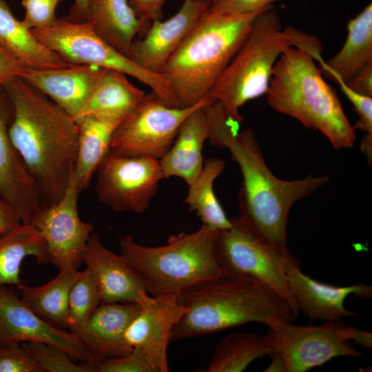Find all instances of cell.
<instances>
[{
    "label": "cell",
    "mask_w": 372,
    "mask_h": 372,
    "mask_svg": "<svg viewBox=\"0 0 372 372\" xmlns=\"http://www.w3.org/2000/svg\"><path fill=\"white\" fill-rule=\"evenodd\" d=\"M87 0H74L68 19L74 21H86Z\"/></svg>",
    "instance_id": "obj_43"
},
{
    "label": "cell",
    "mask_w": 372,
    "mask_h": 372,
    "mask_svg": "<svg viewBox=\"0 0 372 372\" xmlns=\"http://www.w3.org/2000/svg\"><path fill=\"white\" fill-rule=\"evenodd\" d=\"M29 68L0 46V85H5L15 78H22Z\"/></svg>",
    "instance_id": "obj_39"
},
{
    "label": "cell",
    "mask_w": 372,
    "mask_h": 372,
    "mask_svg": "<svg viewBox=\"0 0 372 372\" xmlns=\"http://www.w3.org/2000/svg\"><path fill=\"white\" fill-rule=\"evenodd\" d=\"M12 107L0 85V199L10 206L22 223H29L42 207L37 187L9 136Z\"/></svg>",
    "instance_id": "obj_18"
},
{
    "label": "cell",
    "mask_w": 372,
    "mask_h": 372,
    "mask_svg": "<svg viewBox=\"0 0 372 372\" xmlns=\"http://www.w3.org/2000/svg\"><path fill=\"white\" fill-rule=\"evenodd\" d=\"M5 342L48 344L90 364L87 351L78 335L48 323L8 286H0V342Z\"/></svg>",
    "instance_id": "obj_14"
},
{
    "label": "cell",
    "mask_w": 372,
    "mask_h": 372,
    "mask_svg": "<svg viewBox=\"0 0 372 372\" xmlns=\"http://www.w3.org/2000/svg\"><path fill=\"white\" fill-rule=\"evenodd\" d=\"M0 46L30 68L57 69L74 65L41 43L14 17L5 0H0Z\"/></svg>",
    "instance_id": "obj_25"
},
{
    "label": "cell",
    "mask_w": 372,
    "mask_h": 372,
    "mask_svg": "<svg viewBox=\"0 0 372 372\" xmlns=\"http://www.w3.org/2000/svg\"><path fill=\"white\" fill-rule=\"evenodd\" d=\"M139 19L151 23L163 19V8L167 0H127Z\"/></svg>",
    "instance_id": "obj_40"
},
{
    "label": "cell",
    "mask_w": 372,
    "mask_h": 372,
    "mask_svg": "<svg viewBox=\"0 0 372 372\" xmlns=\"http://www.w3.org/2000/svg\"><path fill=\"white\" fill-rule=\"evenodd\" d=\"M0 372H42L21 343L0 342Z\"/></svg>",
    "instance_id": "obj_35"
},
{
    "label": "cell",
    "mask_w": 372,
    "mask_h": 372,
    "mask_svg": "<svg viewBox=\"0 0 372 372\" xmlns=\"http://www.w3.org/2000/svg\"><path fill=\"white\" fill-rule=\"evenodd\" d=\"M347 35L340 51L331 59L317 58L330 76L347 83L365 65L372 63V3H369L347 26Z\"/></svg>",
    "instance_id": "obj_27"
},
{
    "label": "cell",
    "mask_w": 372,
    "mask_h": 372,
    "mask_svg": "<svg viewBox=\"0 0 372 372\" xmlns=\"http://www.w3.org/2000/svg\"><path fill=\"white\" fill-rule=\"evenodd\" d=\"M271 360L264 369L265 372H287L286 363L282 356L278 353H271L269 355Z\"/></svg>",
    "instance_id": "obj_44"
},
{
    "label": "cell",
    "mask_w": 372,
    "mask_h": 372,
    "mask_svg": "<svg viewBox=\"0 0 372 372\" xmlns=\"http://www.w3.org/2000/svg\"><path fill=\"white\" fill-rule=\"evenodd\" d=\"M195 1H202V0H195ZM208 1H210L211 0H208Z\"/></svg>",
    "instance_id": "obj_46"
},
{
    "label": "cell",
    "mask_w": 372,
    "mask_h": 372,
    "mask_svg": "<svg viewBox=\"0 0 372 372\" xmlns=\"http://www.w3.org/2000/svg\"><path fill=\"white\" fill-rule=\"evenodd\" d=\"M278 0H211L208 10L221 14H242L259 12L273 8Z\"/></svg>",
    "instance_id": "obj_38"
},
{
    "label": "cell",
    "mask_w": 372,
    "mask_h": 372,
    "mask_svg": "<svg viewBox=\"0 0 372 372\" xmlns=\"http://www.w3.org/2000/svg\"><path fill=\"white\" fill-rule=\"evenodd\" d=\"M78 269L59 271L48 282L39 286H17L21 300L52 325L68 329L67 316L70 289L80 275Z\"/></svg>",
    "instance_id": "obj_29"
},
{
    "label": "cell",
    "mask_w": 372,
    "mask_h": 372,
    "mask_svg": "<svg viewBox=\"0 0 372 372\" xmlns=\"http://www.w3.org/2000/svg\"><path fill=\"white\" fill-rule=\"evenodd\" d=\"M209 132L203 106L184 121L172 147L159 160L164 178H181L188 186L196 180L203 168V149Z\"/></svg>",
    "instance_id": "obj_22"
},
{
    "label": "cell",
    "mask_w": 372,
    "mask_h": 372,
    "mask_svg": "<svg viewBox=\"0 0 372 372\" xmlns=\"http://www.w3.org/2000/svg\"><path fill=\"white\" fill-rule=\"evenodd\" d=\"M357 328L342 319L321 325H296L283 322L268 327L265 334L269 352L280 354L287 372H305L338 357L358 358L361 351L353 342Z\"/></svg>",
    "instance_id": "obj_10"
},
{
    "label": "cell",
    "mask_w": 372,
    "mask_h": 372,
    "mask_svg": "<svg viewBox=\"0 0 372 372\" xmlns=\"http://www.w3.org/2000/svg\"><path fill=\"white\" fill-rule=\"evenodd\" d=\"M121 121L89 115L76 122L78 148L73 177L81 192L90 186L110 150L113 133Z\"/></svg>",
    "instance_id": "obj_26"
},
{
    "label": "cell",
    "mask_w": 372,
    "mask_h": 372,
    "mask_svg": "<svg viewBox=\"0 0 372 372\" xmlns=\"http://www.w3.org/2000/svg\"><path fill=\"white\" fill-rule=\"evenodd\" d=\"M56 0H21L25 10L22 22L30 30L48 26L56 19Z\"/></svg>",
    "instance_id": "obj_37"
},
{
    "label": "cell",
    "mask_w": 372,
    "mask_h": 372,
    "mask_svg": "<svg viewBox=\"0 0 372 372\" xmlns=\"http://www.w3.org/2000/svg\"><path fill=\"white\" fill-rule=\"evenodd\" d=\"M47 48L71 64L92 65L131 76L148 86L168 106L178 107L169 84L161 74L149 72L121 54L94 30L87 21L66 17L51 25L30 30Z\"/></svg>",
    "instance_id": "obj_8"
},
{
    "label": "cell",
    "mask_w": 372,
    "mask_h": 372,
    "mask_svg": "<svg viewBox=\"0 0 372 372\" xmlns=\"http://www.w3.org/2000/svg\"><path fill=\"white\" fill-rule=\"evenodd\" d=\"M225 163L220 158L207 159L200 175L189 186L185 203L195 212L202 225L219 231L231 227L229 219L215 195L214 183L222 174Z\"/></svg>",
    "instance_id": "obj_30"
},
{
    "label": "cell",
    "mask_w": 372,
    "mask_h": 372,
    "mask_svg": "<svg viewBox=\"0 0 372 372\" xmlns=\"http://www.w3.org/2000/svg\"><path fill=\"white\" fill-rule=\"evenodd\" d=\"M339 85L341 90L353 105L358 114V119L353 127L364 132V136L372 137V97L362 95L350 87L336 75L331 76Z\"/></svg>",
    "instance_id": "obj_36"
},
{
    "label": "cell",
    "mask_w": 372,
    "mask_h": 372,
    "mask_svg": "<svg viewBox=\"0 0 372 372\" xmlns=\"http://www.w3.org/2000/svg\"><path fill=\"white\" fill-rule=\"evenodd\" d=\"M314 60L304 49L292 46L285 50L273 67L267 103L274 110L320 132L334 148L351 147L355 130Z\"/></svg>",
    "instance_id": "obj_6"
},
{
    "label": "cell",
    "mask_w": 372,
    "mask_h": 372,
    "mask_svg": "<svg viewBox=\"0 0 372 372\" xmlns=\"http://www.w3.org/2000/svg\"><path fill=\"white\" fill-rule=\"evenodd\" d=\"M141 306L135 303L101 302L77 335L94 367L111 358L123 355L132 349L124 341V333Z\"/></svg>",
    "instance_id": "obj_20"
},
{
    "label": "cell",
    "mask_w": 372,
    "mask_h": 372,
    "mask_svg": "<svg viewBox=\"0 0 372 372\" xmlns=\"http://www.w3.org/2000/svg\"><path fill=\"white\" fill-rule=\"evenodd\" d=\"M86 21L103 41L127 57L134 39L150 24L138 18L127 0H87Z\"/></svg>",
    "instance_id": "obj_23"
},
{
    "label": "cell",
    "mask_w": 372,
    "mask_h": 372,
    "mask_svg": "<svg viewBox=\"0 0 372 372\" xmlns=\"http://www.w3.org/2000/svg\"><path fill=\"white\" fill-rule=\"evenodd\" d=\"M96 372H157L144 353L132 348L127 353L106 359L94 367Z\"/></svg>",
    "instance_id": "obj_34"
},
{
    "label": "cell",
    "mask_w": 372,
    "mask_h": 372,
    "mask_svg": "<svg viewBox=\"0 0 372 372\" xmlns=\"http://www.w3.org/2000/svg\"><path fill=\"white\" fill-rule=\"evenodd\" d=\"M347 83L357 92L372 97V63L360 69Z\"/></svg>",
    "instance_id": "obj_41"
},
{
    "label": "cell",
    "mask_w": 372,
    "mask_h": 372,
    "mask_svg": "<svg viewBox=\"0 0 372 372\" xmlns=\"http://www.w3.org/2000/svg\"><path fill=\"white\" fill-rule=\"evenodd\" d=\"M216 231L204 225L192 233L169 236L162 246L142 245L130 235L120 254L135 270L149 295L179 296L203 282L225 275L216 254Z\"/></svg>",
    "instance_id": "obj_7"
},
{
    "label": "cell",
    "mask_w": 372,
    "mask_h": 372,
    "mask_svg": "<svg viewBox=\"0 0 372 372\" xmlns=\"http://www.w3.org/2000/svg\"><path fill=\"white\" fill-rule=\"evenodd\" d=\"M81 193L72 174L62 198L54 204L42 207L29 223L43 237L50 263L59 271L78 269L83 263L94 229L92 223L79 216Z\"/></svg>",
    "instance_id": "obj_13"
},
{
    "label": "cell",
    "mask_w": 372,
    "mask_h": 372,
    "mask_svg": "<svg viewBox=\"0 0 372 372\" xmlns=\"http://www.w3.org/2000/svg\"><path fill=\"white\" fill-rule=\"evenodd\" d=\"M211 103L207 97L191 107H170L151 91L118 124L112 136L110 150L121 155L160 160L172 147L184 121L195 110Z\"/></svg>",
    "instance_id": "obj_11"
},
{
    "label": "cell",
    "mask_w": 372,
    "mask_h": 372,
    "mask_svg": "<svg viewBox=\"0 0 372 372\" xmlns=\"http://www.w3.org/2000/svg\"><path fill=\"white\" fill-rule=\"evenodd\" d=\"M56 1L59 2L61 0H56Z\"/></svg>",
    "instance_id": "obj_47"
},
{
    "label": "cell",
    "mask_w": 372,
    "mask_h": 372,
    "mask_svg": "<svg viewBox=\"0 0 372 372\" xmlns=\"http://www.w3.org/2000/svg\"><path fill=\"white\" fill-rule=\"evenodd\" d=\"M208 0H184L179 10L167 20L152 21L136 37L129 58L142 68L161 74L173 53L208 9Z\"/></svg>",
    "instance_id": "obj_16"
},
{
    "label": "cell",
    "mask_w": 372,
    "mask_h": 372,
    "mask_svg": "<svg viewBox=\"0 0 372 372\" xmlns=\"http://www.w3.org/2000/svg\"><path fill=\"white\" fill-rule=\"evenodd\" d=\"M3 86L12 107L11 143L37 187L42 207L54 204L74 173L77 123L23 79L15 78Z\"/></svg>",
    "instance_id": "obj_2"
},
{
    "label": "cell",
    "mask_w": 372,
    "mask_h": 372,
    "mask_svg": "<svg viewBox=\"0 0 372 372\" xmlns=\"http://www.w3.org/2000/svg\"><path fill=\"white\" fill-rule=\"evenodd\" d=\"M105 68L92 65H76L48 70L29 68L22 77L73 118L90 97Z\"/></svg>",
    "instance_id": "obj_21"
},
{
    "label": "cell",
    "mask_w": 372,
    "mask_h": 372,
    "mask_svg": "<svg viewBox=\"0 0 372 372\" xmlns=\"http://www.w3.org/2000/svg\"><path fill=\"white\" fill-rule=\"evenodd\" d=\"M34 257L41 265L50 263L44 240L30 223H21L0 236V286H18L22 262Z\"/></svg>",
    "instance_id": "obj_28"
},
{
    "label": "cell",
    "mask_w": 372,
    "mask_h": 372,
    "mask_svg": "<svg viewBox=\"0 0 372 372\" xmlns=\"http://www.w3.org/2000/svg\"><path fill=\"white\" fill-rule=\"evenodd\" d=\"M187 311L178 296H149L128 324L125 344L141 349L157 372H168L167 353L172 332Z\"/></svg>",
    "instance_id": "obj_15"
},
{
    "label": "cell",
    "mask_w": 372,
    "mask_h": 372,
    "mask_svg": "<svg viewBox=\"0 0 372 372\" xmlns=\"http://www.w3.org/2000/svg\"><path fill=\"white\" fill-rule=\"evenodd\" d=\"M231 227L217 232L216 254L226 275L252 278L282 297L298 316L300 312L286 279L282 253L238 216Z\"/></svg>",
    "instance_id": "obj_9"
},
{
    "label": "cell",
    "mask_w": 372,
    "mask_h": 372,
    "mask_svg": "<svg viewBox=\"0 0 372 372\" xmlns=\"http://www.w3.org/2000/svg\"><path fill=\"white\" fill-rule=\"evenodd\" d=\"M292 46L309 52L314 58L322 50L315 36L291 26L282 28L273 8L262 11L254 19L244 42L207 97L221 107L229 120L239 125L242 121L239 109L267 94L276 61Z\"/></svg>",
    "instance_id": "obj_4"
},
{
    "label": "cell",
    "mask_w": 372,
    "mask_h": 372,
    "mask_svg": "<svg viewBox=\"0 0 372 372\" xmlns=\"http://www.w3.org/2000/svg\"><path fill=\"white\" fill-rule=\"evenodd\" d=\"M187 308L174 327L171 342L203 336L250 322L273 327L297 316L279 295L248 277L224 275L178 296Z\"/></svg>",
    "instance_id": "obj_3"
},
{
    "label": "cell",
    "mask_w": 372,
    "mask_h": 372,
    "mask_svg": "<svg viewBox=\"0 0 372 372\" xmlns=\"http://www.w3.org/2000/svg\"><path fill=\"white\" fill-rule=\"evenodd\" d=\"M262 12L231 14L207 10L161 73L180 107L195 105L207 97Z\"/></svg>",
    "instance_id": "obj_5"
},
{
    "label": "cell",
    "mask_w": 372,
    "mask_h": 372,
    "mask_svg": "<svg viewBox=\"0 0 372 372\" xmlns=\"http://www.w3.org/2000/svg\"><path fill=\"white\" fill-rule=\"evenodd\" d=\"M101 302L98 287L85 268L81 271L69 293L68 330L77 335Z\"/></svg>",
    "instance_id": "obj_32"
},
{
    "label": "cell",
    "mask_w": 372,
    "mask_h": 372,
    "mask_svg": "<svg viewBox=\"0 0 372 372\" xmlns=\"http://www.w3.org/2000/svg\"><path fill=\"white\" fill-rule=\"evenodd\" d=\"M21 223V220L14 209L0 199V236Z\"/></svg>",
    "instance_id": "obj_42"
},
{
    "label": "cell",
    "mask_w": 372,
    "mask_h": 372,
    "mask_svg": "<svg viewBox=\"0 0 372 372\" xmlns=\"http://www.w3.org/2000/svg\"><path fill=\"white\" fill-rule=\"evenodd\" d=\"M145 93L128 81L123 72L105 69L87 102L74 118L76 122L94 115L122 121L142 101Z\"/></svg>",
    "instance_id": "obj_24"
},
{
    "label": "cell",
    "mask_w": 372,
    "mask_h": 372,
    "mask_svg": "<svg viewBox=\"0 0 372 372\" xmlns=\"http://www.w3.org/2000/svg\"><path fill=\"white\" fill-rule=\"evenodd\" d=\"M22 346L42 372H94L86 363L80 364L63 351L42 342H23Z\"/></svg>",
    "instance_id": "obj_33"
},
{
    "label": "cell",
    "mask_w": 372,
    "mask_h": 372,
    "mask_svg": "<svg viewBox=\"0 0 372 372\" xmlns=\"http://www.w3.org/2000/svg\"><path fill=\"white\" fill-rule=\"evenodd\" d=\"M353 342L366 349L372 347V333L369 331L357 330Z\"/></svg>",
    "instance_id": "obj_45"
},
{
    "label": "cell",
    "mask_w": 372,
    "mask_h": 372,
    "mask_svg": "<svg viewBox=\"0 0 372 372\" xmlns=\"http://www.w3.org/2000/svg\"><path fill=\"white\" fill-rule=\"evenodd\" d=\"M209 124L210 143L227 148L242 176L238 194L239 218L275 248L289 253L287 223L289 211L300 199L324 185L326 176H307L285 180L268 167L254 132H239L216 102L204 106Z\"/></svg>",
    "instance_id": "obj_1"
},
{
    "label": "cell",
    "mask_w": 372,
    "mask_h": 372,
    "mask_svg": "<svg viewBox=\"0 0 372 372\" xmlns=\"http://www.w3.org/2000/svg\"><path fill=\"white\" fill-rule=\"evenodd\" d=\"M286 279L299 310L311 320L333 321L358 313L344 307V300L353 294L358 298H371L372 287L358 283L344 287L317 281L300 269L297 258L290 253L284 257Z\"/></svg>",
    "instance_id": "obj_17"
},
{
    "label": "cell",
    "mask_w": 372,
    "mask_h": 372,
    "mask_svg": "<svg viewBox=\"0 0 372 372\" xmlns=\"http://www.w3.org/2000/svg\"><path fill=\"white\" fill-rule=\"evenodd\" d=\"M95 192L102 204L116 212L146 211L164 179L159 160L125 156L110 150L96 172Z\"/></svg>",
    "instance_id": "obj_12"
},
{
    "label": "cell",
    "mask_w": 372,
    "mask_h": 372,
    "mask_svg": "<svg viewBox=\"0 0 372 372\" xmlns=\"http://www.w3.org/2000/svg\"><path fill=\"white\" fill-rule=\"evenodd\" d=\"M265 335L233 332L216 346L206 372H242L254 360L268 354Z\"/></svg>",
    "instance_id": "obj_31"
},
{
    "label": "cell",
    "mask_w": 372,
    "mask_h": 372,
    "mask_svg": "<svg viewBox=\"0 0 372 372\" xmlns=\"http://www.w3.org/2000/svg\"><path fill=\"white\" fill-rule=\"evenodd\" d=\"M83 263L98 287L101 302L135 303L141 306L150 295L135 270L121 255L107 249L92 234Z\"/></svg>",
    "instance_id": "obj_19"
}]
</instances>
